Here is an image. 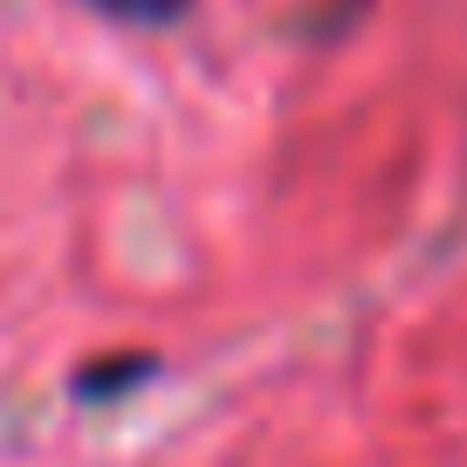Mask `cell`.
I'll use <instances>...</instances> for the list:
<instances>
[{
	"instance_id": "cell-2",
	"label": "cell",
	"mask_w": 467,
	"mask_h": 467,
	"mask_svg": "<svg viewBox=\"0 0 467 467\" xmlns=\"http://www.w3.org/2000/svg\"><path fill=\"white\" fill-rule=\"evenodd\" d=\"M103 21H131V28H172L192 0H89Z\"/></svg>"
},
{
	"instance_id": "cell-1",
	"label": "cell",
	"mask_w": 467,
	"mask_h": 467,
	"mask_svg": "<svg viewBox=\"0 0 467 467\" xmlns=\"http://www.w3.org/2000/svg\"><path fill=\"white\" fill-rule=\"evenodd\" d=\"M145 371H151V358H103V371H83V379H76V399L103 406V399H117L124 385H138Z\"/></svg>"
}]
</instances>
